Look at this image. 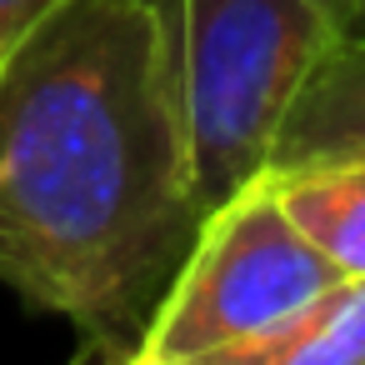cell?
<instances>
[{"instance_id":"cell-2","label":"cell","mask_w":365,"mask_h":365,"mask_svg":"<svg viewBox=\"0 0 365 365\" xmlns=\"http://www.w3.org/2000/svg\"><path fill=\"white\" fill-rule=\"evenodd\" d=\"M205 210L255 180L315 61L355 36L340 0H160Z\"/></svg>"},{"instance_id":"cell-5","label":"cell","mask_w":365,"mask_h":365,"mask_svg":"<svg viewBox=\"0 0 365 365\" xmlns=\"http://www.w3.org/2000/svg\"><path fill=\"white\" fill-rule=\"evenodd\" d=\"M265 180L305 240L345 280H365V155L265 170Z\"/></svg>"},{"instance_id":"cell-6","label":"cell","mask_w":365,"mask_h":365,"mask_svg":"<svg viewBox=\"0 0 365 365\" xmlns=\"http://www.w3.org/2000/svg\"><path fill=\"white\" fill-rule=\"evenodd\" d=\"M230 365H365V280H335Z\"/></svg>"},{"instance_id":"cell-4","label":"cell","mask_w":365,"mask_h":365,"mask_svg":"<svg viewBox=\"0 0 365 365\" xmlns=\"http://www.w3.org/2000/svg\"><path fill=\"white\" fill-rule=\"evenodd\" d=\"M340 155H365V31L340 36L315 61L280 115L265 170H295Z\"/></svg>"},{"instance_id":"cell-1","label":"cell","mask_w":365,"mask_h":365,"mask_svg":"<svg viewBox=\"0 0 365 365\" xmlns=\"http://www.w3.org/2000/svg\"><path fill=\"white\" fill-rule=\"evenodd\" d=\"M200 220L165 6L61 0L0 61V285L130 365Z\"/></svg>"},{"instance_id":"cell-8","label":"cell","mask_w":365,"mask_h":365,"mask_svg":"<svg viewBox=\"0 0 365 365\" xmlns=\"http://www.w3.org/2000/svg\"><path fill=\"white\" fill-rule=\"evenodd\" d=\"M340 11H345L350 31H365V0H340Z\"/></svg>"},{"instance_id":"cell-3","label":"cell","mask_w":365,"mask_h":365,"mask_svg":"<svg viewBox=\"0 0 365 365\" xmlns=\"http://www.w3.org/2000/svg\"><path fill=\"white\" fill-rule=\"evenodd\" d=\"M345 280L255 175L205 210L190 255L165 285L130 365H230V355L285 325Z\"/></svg>"},{"instance_id":"cell-7","label":"cell","mask_w":365,"mask_h":365,"mask_svg":"<svg viewBox=\"0 0 365 365\" xmlns=\"http://www.w3.org/2000/svg\"><path fill=\"white\" fill-rule=\"evenodd\" d=\"M61 0H0V61H6Z\"/></svg>"}]
</instances>
